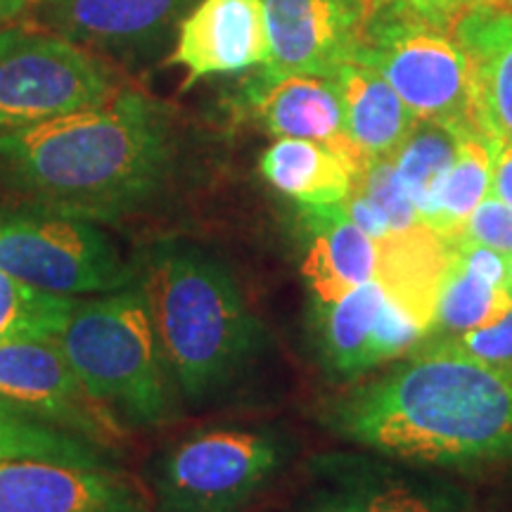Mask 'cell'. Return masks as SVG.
Wrapping results in <instances>:
<instances>
[{
  "label": "cell",
  "instance_id": "obj_1",
  "mask_svg": "<svg viewBox=\"0 0 512 512\" xmlns=\"http://www.w3.org/2000/svg\"><path fill=\"white\" fill-rule=\"evenodd\" d=\"M183 164L174 107L119 88L43 124L0 131V190L17 204L124 226L162 207Z\"/></svg>",
  "mask_w": 512,
  "mask_h": 512
},
{
  "label": "cell",
  "instance_id": "obj_2",
  "mask_svg": "<svg viewBox=\"0 0 512 512\" xmlns=\"http://www.w3.org/2000/svg\"><path fill=\"white\" fill-rule=\"evenodd\" d=\"M328 425L354 444L413 463L512 458V370L427 339L392 373L332 403Z\"/></svg>",
  "mask_w": 512,
  "mask_h": 512
},
{
  "label": "cell",
  "instance_id": "obj_3",
  "mask_svg": "<svg viewBox=\"0 0 512 512\" xmlns=\"http://www.w3.org/2000/svg\"><path fill=\"white\" fill-rule=\"evenodd\" d=\"M138 264L181 401L204 403L226 392L264 347V328L233 271L185 240L155 242Z\"/></svg>",
  "mask_w": 512,
  "mask_h": 512
},
{
  "label": "cell",
  "instance_id": "obj_4",
  "mask_svg": "<svg viewBox=\"0 0 512 512\" xmlns=\"http://www.w3.org/2000/svg\"><path fill=\"white\" fill-rule=\"evenodd\" d=\"M53 342L121 437L159 430L181 415L143 280L79 299Z\"/></svg>",
  "mask_w": 512,
  "mask_h": 512
},
{
  "label": "cell",
  "instance_id": "obj_5",
  "mask_svg": "<svg viewBox=\"0 0 512 512\" xmlns=\"http://www.w3.org/2000/svg\"><path fill=\"white\" fill-rule=\"evenodd\" d=\"M453 27L403 5H373L354 62L382 74L415 119L477 126L470 62Z\"/></svg>",
  "mask_w": 512,
  "mask_h": 512
},
{
  "label": "cell",
  "instance_id": "obj_6",
  "mask_svg": "<svg viewBox=\"0 0 512 512\" xmlns=\"http://www.w3.org/2000/svg\"><path fill=\"white\" fill-rule=\"evenodd\" d=\"M0 271L60 297H95L140 280L138 256L126 259L98 223L27 204L0 207Z\"/></svg>",
  "mask_w": 512,
  "mask_h": 512
},
{
  "label": "cell",
  "instance_id": "obj_7",
  "mask_svg": "<svg viewBox=\"0 0 512 512\" xmlns=\"http://www.w3.org/2000/svg\"><path fill=\"white\" fill-rule=\"evenodd\" d=\"M283 463L268 432L200 430L164 446L147 463L157 512H245Z\"/></svg>",
  "mask_w": 512,
  "mask_h": 512
},
{
  "label": "cell",
  "instance_id": "obj_8",
  "mask_svg": "<svg viewBox=\"0 0 512 512\" xmlns=\"http://www.w3.org/2000/svg\"><path fill=\"white\" fill-rule=\"evenodd\" d=\"M119 91L110 64L67 38L0 29V131L100 105Z\"/></svg>",
  "mask_w": 512,
  "mask_h": 512
},
{
  "label": "cell",
  "instance_id": "obj_9",
  "mask_svg": "<svg viewBox=\"0 0 512 512\" xmlns=\"http://www.w3.org/2000/svg\"><path fill=\"white\" fill-rule=\"evenodd\" d=\"M197 0H36L53 34L126 64L147 62L176 36Z\"/></svg>",
  "mask_w": 512,
  "mask_h": 512
},
{
  "label": "cell",
  "instance_id": "obj_10",
  "mask_svg": "<svg viewBox=\"0 0 512 512\" xmlns=\"http://www.w3.org/2000/svg\"><path fill=\"white\" fill-rule=\"evenodd\" d=\"M271 57L268 74L332 76L354 62L373 0H261Z\"/></svg>",
  "mask_w": 512,
  "mask_h": 512
},
{
  "label": "cell",
  "instance_id": "obj_11",
  "mask_svg": "<svg viewBox=\"0 0 512 512\" xmlns=\"http://www.w3.org/2000/svg\"><path fill=\"white\" fill-rule=\"evenodd\" d=\"M0 399L102 446L114 448L121 439L83 392L55 342H0Z\"/></svg>",
  "mask_w": 512,
  "mask_h": 512
},
{
  "label": "cell",
  "instance_id": "obj_12",
  "mask_svg": "<svg viewBox=\"0 0 512 512\" xmlns=\"http://www.w3.org/2000/svg\"><path fill=\"white\" fill-rule=\"evenodd\" d=\"M0 512H157L119 467L3 460Z\"/></svg>",
  "mask_w": 512,
  "mask_h": 512
},
{
  "label": "cell",
  "instance_id": "obj_13",
  "mask_svg": "<svg viewBox=\"0 0 512 512\" xmlns=\"http://www.w3.org/2000/svg\"><path fill=\"white\" fill-rule=\"evenodd\" d=\"M271 57L261 0H197L176 31L169 64L185 72V86L207 76L264 67Z\"/></svg>",
  "mask_w": 512,
  "mask_h": 512
},
{
  "label": "cell",
  "instance_id": "obj_14",
  "mask_svg": "<svg viewBox=\"0 0 512 512\" xmlns=\"http://www.w3.org/2000/svg\"><path fill=\"white\" fill-rule=\"evenodd\" d=\"M235 100L247 119L275 138L318 140L368 164L347 140L342 98L330 76L268 74L256 67Z\"/></svg>",
  "mask_w": 512,
  "mask_h": 512
},
{
  "label": "cell",
  "instance_id": "obj_15",
  "mask_svg": "<svg viewBox=\"0 0 512 512\" xmlns=\"http://www.w3.org/2000/svg\"><path fill=\"white\" fill-rule=\"evenodd\" d=\"M299 233L304 240L302 275L313 304H330L375 280L377 242L351 221L342 204H299Z\"/></svg>",
  "mask_w": 512,
  "mask_h": 512
},
{
  "label": "cell",
  "instance_id": "obj_16",
  "mask_svg": "<svg viewBox=\"0 0 512 512\" xmlns=\"http://www.w3.org/2000/svg\"><path fill=\"white\" fill-rule=\"evenodd\" d=\"M453 31L470 62L477 126L512 143V8L477 5L458 17Z\"/></svg>",
  "mask_w": 512,
  "mask_h": 512
},
{
  "label": "cell",
  "instance_id": "obj_17",
  "mask_svg": "<svg viewBox=\"0 0 512 512\" xmlns=\"http://www.w3.org/2000/svg\"><path fill=\"white\" fill-rule=\"evenodd\" d=\"M337 83L344 110V133L366 162L392 157L415 126L408 110L389 81L366 64L347 62L330 76Z\"/></svg>",
  "mask_w": 512,
  "mask_h": 512
},
{
  "label": "cell",
  "instance_id": "obj_18",
  "mask_svg": "<svg viewBox=\"0 0 512 512\" xmlns=\"http://www.w3.org/2000/svg\"><path fill=\"white\" fill-rule=\"evenodd\" d=\"M453 242L430 226L387 235L377 242V275L389 297L418 316L432 330L437 297L451 264Z\"/></svg>",
  "mask_w": 512,
  "mask_h": 512
},
{
  "label": "cell",
  "instance_id": "obj_19",
  "mask_svg": "<svg viewBox=\"0 0 512 512\" xmlns=\"http://www.w3.org/2000/svg\"><path fill=\"white\" fill-rule=\"evenodd\" d=\"M361 169L339 147L302 138H278L259 159L264 181L297 204H339Z\"/></svg>",
  "mask_w": 512,
  "mask_h": 512
},
{
  "label": "cell",
  "instance_id": "obj_20",
  "mask_svg": "<svg viewBox=\"0 0 512 512\" xmlns=\"http://www.w3.org/2000/svg\"><path fill=\"white\" fill-rule=\"evenodd\" d=\"M380 280L354 287L330 304H313V330L325 368L339 377H356L368 370V347L384 304Z\"/></svg>",
  "mask_w": 512,
  "mask_h": 512
},
{
  "label": "cell",
  "instance_id": "obj_21",
  "mask_svg": "<svg viewBox=\"0 0 512 512\" xmlns=\"http://www.w3.org/2000/svg\"><path fill=\"white\" fill-rule=\"evenodd\" d=\"M3 460H57L86 467H119L114 448L62 430L0 399V463Z\"/></svg>",
  "mask_w": 512,
  "mask_h": 512
},
{
  "label": "cell",
  "instance_id": "obj_22",
  "mask_svg": "<svg viewBox=\"0 0 512 512\" xmlns=\"http://www.w3.org/2000/svg\"><path fill=\"white\" fill-rule=\"evenodd\" d=\"M494 150L496 140L486 136L479 126L467 128L460 138L456 159L439 183L432 216L427 221V226L446 240L453 242L472 211L489 197Z\"/></svg>",
  "mask_w": 512,
  "mask_h": 512
},
{
  "label": "cell",
  "instance_id": "obj_23",
  "mask_svg": "<svg viewBox=\"0 0 512 512\" xmlns=\"http://www.w3.org/2000/svg\"><path fill=\"white\" fill-rule=\"evenodd\" d=\"M467 128L472 126L418 119L406 140L399 145V150L392 155L403 188H406L425 226L432 216L439 183L451 169L460 138Z\"/></svg>",
  "mask_w": 512,
  "mask_h": 512
},
{
  "label": "cell",
  "instance_id": "obj_24",
  "mask_svg": "<svg viewBox=\"0 0 512 512\" xmlns=\"http://www.w3.org/2000/svg\"><path fill=\"white\" fill-rule=\"evenodd\" d=\"M512 311V297L505 285L491 283L475 268L467 266L453 247L451 264L441 283L430 335H460L494 325Z\"/></svg>",
  "mask_w": 512,
  "mask_h": 512
},
{
  "label": "cell",
  "instance_id": "obj_25",
  "mask_svg": "<svg viewBox=\"0 0 512 512\" xmlns=\"http://www.w3.org/2000/svg\"><path fill=\"white\" fill-rule=\"evenodd\" d=\"M79 299L48 294L0 271V342L36 339L53 342L67 325Z\"/></svg>",
  "mask_w": 512,
  "mask_h": 512
},
{
  "label": "cell",
  "instance_id": "obj_26",
  "mask_svg": "<svg viewBox=\"0 0 512 512\" xmlns=\"http://www.w3.org/2000/svg\"><path fill=\"white\" fill-rule=\"evenodd\" d=\"M354 190L361 192L387 221L389 235L406 233L415 226H422V219L415 204L403 188L394 157L370 159L354 178Z\"/></svg>",
  "mask_w": 512,
  "mask_h": 512
},
{
  "label": "cell",
  "instance_id": "obj_27",
  "mask_svg": "<svg viewBox=\"0 0 512 512\" xmlns=\"http://www.w3.org/2000/svg\"><path fill=\"white\" fill-rule=\"evenodd\" d=\"M427 335H430L427 325L387 294L380 316H377L373 337H370L368 370L394 361L406 351H413Z\"/></svg>",
  "mask_w": 512,
  "mask_h": 512
},
{
  "label": "cell",
  "instance_id": "obj_28",
  "mask_svg": "<svg viewBox=\"0 0 512 512\" xmlns=\"http://www.w3.org/2000/svg\"><path fill=\"white\" fill-rule=\"evenodd\" d=\"M297 512H448L444 505L430 501L406 486H380V489L351 491V494L325 496Z\"/></svg>",
  "mask_w": 512,
  "mask_h": 512
},
{
  "label": "cell",
  "instance_id": "obj_29",
  "mask_svg": "<svg viewBox=\"0 0 512 512\" xmlns=\"http://www.w3.org/2000/svg\"><path fill=\"white\" fill-rule=\"evenodd\" d=\"M430 339H437L444 347L456 349L460 354L477 358V361L489 363L494 368L512 370V311L498 320V323L486 325V328Z\"/></svg>",
  "mask_w": 512,
  "mask_h": 512
},
{
  "label": "cell",
  "instance_id": "obj_30",
  "mask_svg": "<svg viewBox=\"0 0 512 512\" xmlns=\"http://www.w3.org/2000/svg\"><path fill=\"white\" fill-rule=\"evenodd\" d=\"M463 242H475L489 249H496L505 256L512 254V207L503 204L496 197H486L479 207L472 211L470 219L463 223L458 235L453 238Z\"/></svg>",
  "mask_w": 512,
  "mask_h": 512
},
{
  "label": "cell",
  "instance_id": "obj_31",
  "mask_svg": "<svg viewBox=\"0 0 512 512\" xmlns=\"http://www.w3.org/2000/svg\"><path fill=\"white\" fill-rule=\"evenodd\" d=\"M489 3H503V0H373V5H403V8H411L451 24H456L458 17L465 15L467 10Z\"/></svg>",
  "mask_w": 512,
  "mask_h": 512
},
{
  "label": "cell",
  "instance_id": "obj_32",
  "mask_svg": "<svg viewBox=\"0 0 512 512\" xmlns=\"http://www.w3.org/2000/svg\"><path fill=\"white\" fill-rule=\"evenodd\" d=\"M489 195L512 207V143H501V140H496Z\"/></svg>",
  "mask_w": 512,
  "mask_h": 512
},
{
  "label": "cell",
  "instance_id": "obj_33",
  "mask_svg": "<svg viewBox=\"0 0 512 512\" xmlns=\"http://www.w3.org/2000/svg\"><path fill=\"white\" fill-rule=\"evenodd\" d=\"M31 0H0V29L8 27L12 19H17L29 8Z\"/></svg>",
  "mask_w": 512,
  "mask_h": 512
},
{
  "label": "cell",
  "instance_id": "obj_34",
  "mask_svg": "<svg viewBox=\"0 0 512 512\" xmlns=\"http://www.w3.org/2000/svg\"><path fill=\"white\" fill-rule=\"evenodd\" d=\"M505 287H508V292L512 297V254L508 256V278H505Z\"/></svg>",
  "mask_w": 512,
  "mask_h": 512
},
{
  "label": "cell",
  "instance_id": "obj_35",
  "mask_svg": "<svg viewBox=\"0 0 512 512\" xmlns=\"http://www.w3.org/2000/svg\"><path fill=\"white\" fill-rule=\"evenodd\" d=\"M505 5H510V8H512V0H508V3H505Z\"/></svg>",
  "mask_w": 512,
  "mask_h": 512
}]
</instances>
